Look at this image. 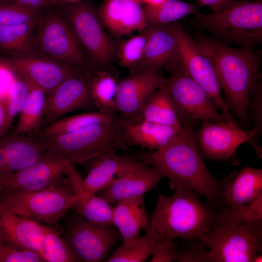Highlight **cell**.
Instances as JSON below:
<instances>
[{
	"label": "cell",
	"mask_w": 262,
	"mask_h": 262,
	"mask_svg": "<svg viewBox=\"0 0 262 262\" xmlns=\"http://www.w3.org/2000/svg\"><path fill=\"white\" fill-rule=\"evenodd\" d=\"M199 240L209 249L213 262H252L262 250V219L213 230Z\"/></svg>",
	"instance_id": "obj_9"
},
{
	"label": "cell",
	"mask_w": 262,
	"mask_h": 262,
	"mask_svg": "<svg viewBox=\"0 0 262 262\" xmlns=\"http://www.w3.org/2000/svg\"></svg>",
	"instance_id": "obj_54"
},
{
	"label": "cell",
	"mask_w": 262,
	"mask_h": 262,
	"mask_svg": "<svg viewBox=\"0 0 262 262\" xmlns=\"http://www.w3.org/2000/svg\"><path fill=\"white\" fill-rule=\"evenodd\" d=\"M0 230L7 245L40 253L44 238V224L0 206Z\"/></svg>",
	"instance_id": "obj_21"
},
{
	"label": "cell",
	"mask_w": 262,
	"mask_h": 262,
	"mask_svg": "<svg viewBox=\"0 0 262 262\" xmlns=\"http://www.w3.org/2000/svg\"><path fill=\"white\" fill-rule=\"evenodd\" d=\"M262 219V195L248 204L235 208H224L217 213L210 230L229 229Z\"/></svg>",
	"instance_id": "obj_32"
},
{
	"label": "cell",
	"mask_w": 262,
	"mask_h": 262,
	"mask_svg": "<svg viewBox=\"0 0 262 262\" xmlns=\"http://www.w3.org/2000/svg\"><path fill=\"white\" fill-rule=\"evenodd\" d=\"M66 177L77 198L73 208L80 217L96 225H113V208L103 198L86 189L82 179L74 165L68 162Z\"/></svg>",
	"instance_id": "obj_23"
},
{
	"label": "cell",
	"mask_w": 262,
	"mask_h": 262,
	"mask_svg": "<svg viewBox=\"0 0 262 262\" xmlns=\"http://www.w3.org/2000/svg\"><path fill=\"white\" fill-rule=\"evenodd\" d=\"M1 60L0 64L17 78L40 88L47 95L67 78L78 73L71 66L52 59L19 57Z\"/></svg>",
	"instance_id": "obj_15"
},
{
	"label": "cell",
	"mask_w": 262,
	"mask_h": 262,
	"mask_svg": "<svg viewBox=\"0 0 262 262\" xmlns=\"http://www.w3.org/2000/svg\"><path fill=\"white\" fill-rule=\"evenodd\" d=\"M149 27L143 56L131 68L132 73L156 71L163 67L170 70L180 65L177 40L170 24Z\"/></svg>",
	"instance_id": "obj_18"
},
{
	"label": "cell",
	"mask_w": 262,
	"mask_h": 262,
	"mask_svg": "<svg viewBox=\"0 0 262 262\" xmlns=\"http://www.w3.org/2000/svg\"><path fill=\"white\" fill-rule=\"evenodd\" d=\"M169 71L170 76L165 79L164 84L182 126L196 124L199 121H226L209 95L185 72L180 64Z\"/></svg>",
	"instance_id": "obj_7"
},
{
	"label": "cell",
	"mask_w": 262,
	"mask_h": 262,
	"mask_svg": "<svg viewBox=\"0 0 262 262\" xmlns=\"http://www.w3.org/2000/svg\"><path fill=\"white\" fill-rule=\"evenodd\" d=\"M150 262H172L178 261L179 251L173 241L156 246L152 254Z\"/></svg>",
	"instance_id": "obj_43"
},
{
	"label": "cell",
	"mask_w": 262,
	"mask_h": 262,
	"mask_svg": "<svg viewBox=\"0 0 262 262\" xmlns=\"http://www.w3.org/2000/svg\"><path fill=\"white\" fill-rule=\"evenodd\" d=\"M195 124L182 127L176 138L159 150L140 154L141 161L158 170L169 179L175 188L192 190L205 198L213 210L221 209V180L207 169L197 149L195 136Z\"/></svg>",
	"instance_id": "obj_1"
},
{
	"label": "cell",
	"mask_w": 262,
	"mask_h": 262,
	"mask_svg": "<svg viewBox=\"0 0 262 262\" xmlns=\"http://www.w3.org/2000/svg\"><path fill=\"white\" fill-rule=\"evenodd\" d=\"M259 0V1H261V0Z\"/></svg>",
	"instance_id": "obj_53"
},
{
	"label": "cell",
	"mask_w": 262,
	"mask_h": 262,
	"mask_svg": "<svg viewBox=\"0 0 262 262\" xmlns=\"http://www.w3.org/2000/svg\"><path fill=\"white\" fill-rule=\"evenodd\" d=\"M36 11L16 3L0 0V26L20 25L36 23Z\"/></svg>",
	"instance_id": "obj_39"
},
{
	"label": "cell",
	"mask_w": 262,
	"mask_h": 262,
	"mask_svg": "<svg viewBox=\"0 0 262 262\" xmlns=\"http://www.w3.org/2000/svg\"><path fill=\"white\" fill-rule=\"evenodd\" d=\"M40 254L33 250L17 248L7 245L0 246V262H44Z\"/></svg>",
	"instance_id": "obj_41"
},
{
	"label": "cell",
	"mask_w": 262,
	"mask_h": 262,
	"mask_svg": "<svg viewBox=\"0 0 262 262\" xmlns=\"http://www.w3.org/2000/svg\"><path fill=\"white\" fill-rule=\"evenodd\" d=\"M177 38L181 67L209 95L225 120L239 125L233 119L225 101L212 61L178 23L169 24Z\"/></svg>",
	"instance_id": "obj_8"
},
{
	"label": "cell",
	"mask_w": 262,
	"mask_h": 262,
	"mask_svg": "<svg viewBox=\"0 0 262 262\" xmlns=\"http://www.w3.org/2000/svg\"><path fill=\"white\" fill-rule=\"evenodd\" d=\"M67 164L49 149L33 164L1 180L0 191H34L61 185L66 181Z\"/></svg>",
	"instance_id": "obj_12"
},
{
	"label": "cell",
	"mask_w": 262,
	"mask_h": 262,
	"mask_svg": "<svg viewBox=\"0 0 262 262\" xmlns=\"http://www.w3.org/2000/svg\"><path fill=\"white\" fill-rule=\"evenodd\" d=\"M167 0H149L148 3L147 4L152 5H159Z\"/></svg>",
	"instance_id": "obj_48"
},
{
	"label": "cell",
	"mask_w": 262,
	"mask_h": 262,
	"mask_svg": "<svg viewBox=\"0 0 262 262\" xmlns=\"http://www.w3.org/2000/svg\"><path fill=\"white\" fill-rule=\"evenodd\" d=\"M197 5L180 0H167L157 5L144 8L148 26L166 25L198 12Z\"/></svg>",
	"instance_id": "obj_31"
},
{
	"label": "cell",
	"mask_w": 262,
	"mask_h": 262,
	"mask_svg": "<svg viewBox=\"0 0 262 262\" xmlns=\"http://www.w3.org/2000/svg\"><path fill=\"white\" fill-rule=\"evenodd\" d=\"M120 125L131 146H139L148 150H159L168 145L182 127L143 120H127L122 117Z\"/></svg>",
	"instance_id": "obj_25"
},
{
	"label": "cell",
	"mask_w": 262,
	"mask_h": 262,
	"mask_svg": "<svg viewBox=\"0 0 262 262\" xmlns=\"http://www.w3.org/2000/svg\"><path fill=\"white\" fill-rule=\"evenodd\" d=\"M4 95H0V129L4 121Z\"/></svg>",
	"instance_id": "obj_47"
},
{
	"label": "cell",
	"mask_w": 262,
	"mask_h": 262,
	"mask_svg": "<svg viewBox=\"0 0 262 262\" xmlns=\"http://www.w3.org/2000/svg\"><path fill=\"white\" fill-rule=\"evenodd\" d=\"M8 158L6 151L2 145L0 144V181L7 175Z\"/></svg>",
	"instance_id": "obj_46"
},
{
	"label": "cell",
	"mask_w": 262,
	"mask_h": 262,
	"mask_svg": "<svg viewBox=\"0 0 262 262\" xmlns=\"http://www.w3.org/2000/svg\"><path fill=\"white\" fill-rule=\"evenodd\" d=\"M120 235L111 226L94 224L80 217L68 222L64 238L77 262H99L105 260Z\"/></svg>",
	"instance_id": "obj_10"
},
{
	"label": "cell",
	"mask_w": 262,
	"mask_h": 262,
	"mask_svg": "<svg viewBox=\"0 0 262 262\" xmlns=\"http://www.w3.org/2000/svg\"><path fill=\"white\" fill-rule=\"evenodd\" d=\"M262 262V256L261 255H256L253 258L252 262Z\"/></svg>",
	"instance_id": "obj_49"
},
{
	"label": "cell",
	"mask_w": 262,
	"mask_h": 262,
	"mask_svg": "<svg viewBox=\"0 0 262 262\" xmlns=\"http://www.w3.org/2000/svg\"><path fill=\"white\" fill-rule=\"evenodd\" d=\"M91 169L84 179V187L96 194L106 188L127 172L137 161L133 158L121 156L108 152L95 158Z\"/></svg>",
	"instance_id": "obj_27"
},
{
	"label": "cell",
	"mask_w": 262,
	"mask_h": 262,
	"mask_svg": "<svg viewBox=\"0 0 262 262\" xmlns=\"http://www.w3.org/2000/svg\"><path fill=\"white\" fill-rule=\"evenodd\" d=\"M113 208V225L122 237L123 244L128 245L140 238V232L148 225L149 216L144 195L122 199Z\"/></svg>",
	"instance_id": "obj_26"
},
{
	"label": "cell",
	"mask_w": 262,
	"mask_h": 262,
	"mask_svg": "<svg viewBox=\"0 0 262 262\" xmlns=\"http://www.w3.org/2000/svg\"><path fill=\"white\" fill-rule=\"evenodd\" d=\"M196 41L213 66L224 100L231 115L242 125L248 123L250 92L261 76L260 53L243 48H233L204 34Z\"/></svg>",
	"instance_id": "obj_2"
},
{
	"label": "cell",
	"mask_w": 262,
	"mask_h": 262,
	"mask_svg": "<svg viewBox=\"0 0 262 262\" xmlns=\"http://www.w3.org/2000/svg\"><path fill=\"white\" fill-rule=\"evenodd\" d=\"M67 2H76L80 1L81 0H63Z\"/></svg>",
	"instance_id": "obj_51"
},
{
	"label": "cell",
	"mask_w": 262,
	"mask_h": 262,
	"mask_svg": "<svg viewBox=\"0 0 262 262\" xmlns=\"http://www.w3.org/2000/svg\"><path fill=\"white\" fill-rule=\"evenodd\" d=\"M68 17L78 39L95 62L101 66L107 65L115 52V44L94 9L86 3L78 4L69 9Z\"/></svg>",
	"instance_id": "obj_13"
},
{
	"label": "cell",
	"mask_w": 262,
	"mask_h": 262,
	"mask_svg": "<svg viewBox=\"0 0 262 262\" xmlns=\"http://www.w3.org/2000/svg\"><path fill=\"white\" fill-rule=\"evenodd\" d=\"M193 242L188 247L179 251L178 262H213L209 251H207L203 243L200 241Z\"/></svg>",
	"instance_id": "obj_42"
},
{
	"label": "cell",
	"mask_w": 262,
	"mask_h": 262,
	"mask_svg": "<svg viewBox=\"0 0 262 262\" xmlns=\"http://www.w3.org/2000/svg\"><path fill=\"white\" fill-rule=\"evenodd\" d=\"M248 115L254 123L255 132L253 139L254 148L260 157H262V149L257 142L262 131V83L259 80L253 86L249 94L248 103Z\"/></svg>",
	"instance_id": "obj_40"
},
{
	"label": "cell",
	"mask_w": 262,
	"mask_h": 262,
	"mask_svg": "<svg viewBox=\"0 0 262 262\" xmlns=\"http://www.w3.org/2000/svg\"><path fill=\"white\" fill-rule=\"evenodd\" d=\"M149 30L150 27L148 26L141 33L120 44L117 57L121 66L131 68L139 62L144 53Z\"/></svg>",
	"instance_id": "obj_38"
},
{
	"label": "cell",
	"mask_w": 262,
	"mask_h": 262,
	"mask_svg": "<svg viewBox=\"0 0 262 262\" xmlns=\"http://www.w3.org/2000/svg\"><path fill=\"white\" fill-rule=\"evenodd\" d=\"M12 2L36 11L39 8L52 3L55 0H11Z\"/></svg>",
	"instance_id": "obj_45"
},
{
	"label": "cell",
	"mask_w": 262,
	"mask_h": 262,
	"mask_svg": "<svg viewBox=\"0 0 262 262\" xmlns=\"http://www.w3.org/2000/svg\"><path fill=\"white\" fill-rule=\"evenodd\" d=\"M118 82L114 74L105 70L97 71L92 77L91 98L93 106L98 111L117 113L116 95Z\"/></svg>",
	"instance_id": "obj_33"
},
{
	"label": "cell",
	"mask_w": 262,
	"mask_h": 262,
	"mask_svg": "<svg viewBox=\"0 0 262 262\" xmlns=\"http://www.w3.org/2000/svg\"><path fill=\"white\" fill-rule=\"evenodd\" d=\"M38 25L36 43L44 54L70 66L84 64L83 55L74 34L62 18L49 15Z\"/></svg>",
	"instance_id": "obj_14"
},
{
	"label": "cell",
	"mask_w": 262,
	"mask_h": 262,
	"mask_svg": "<svg viewBox=\"0 0 262 262\" xmlns=\"http://www.w3.org/2000/svg\"><path fill=\"white\" fill-rule=\"evenodd\" d=\"M174 189L170 196L159 193L156 207L144 229L156 246L176 238L200 240L210 232L217 213L196 192L180 187Z\"/></svg>",
	"instance_id": "obj_3"
},
{
	"label": "cell",
	"mask_w": 262,
	"mask_h": 262,
	"mask_svg": "<svg viewBox=\"0 0 262 262\" xmlns=\"http://www.w3.org/2000/svg\"><path fill=\"white\" fill-rule=\"evenodd\" d=\"M44 238L39 253L45 262H74L77 259L60 232L44 224Z\"/></svg>",
	"instance_id": "obj_36"
},
{
	"label": "cell",
	"mask_w": 262,
	"mask_h": 262,
	"mask_svg": "<svg viewBox=\"0 0 262 262\" xmlns=\"http://www.w3.org/2000/svg\"><path fill=\"white\" fill-rule=\"evenodd\" d=\"M91 79L78 72L67 78L47 95L42 126L72 111L93 106Z\"/></svg>",
	"instance_id": "obj_16"
},
{
	"label": "cell",
	"mask_w": 262,
	"mask_h": 262,
	"mask_svg": "<svg viewBox=\"0 0 262 262\" xmlns=\"http://www.w3.org/2000/svg\"><path fill=\"white\" fill-rule=\"evenodd\" d=\"M255 131H246L226 121H202L194 131L197 149L207 160L225 161L232 157L239 146L250 144L254 148Z\"/></svg>",
	"instance_id": "obj_11"
},
{
	"label": "cell",
	"mask_w": 262,
	"mask_h": 262,
	"mask_svg": "<svg viewBox=\"0 0 262 262\" xmlns=\"http://www.w3.org/2000/svg\"><path fill=\"white\" fill-rule=\"evenodd\" d=\"M164 80L160 69L132 73L118 81L116 95L117 113L123 119L134 118L146 100Z\"/></svg>",
	"instance_id": "obj_17"
},
{
	"label": "cell",
	"mask_w": 262,
	"mask_h": 262,
	"mask_svg": "<svg viewBox=\"0 0 262 262\" xmlns=\"http://www.w3.org/2000/svg\"><path fill=\"white\" fill-rule=\"evenodd\" d=\"M30 86L27 99L19 114L14 134L36 133L43 125L47 95L38 87Z\"/></svg>",
	"instance_id": "obj_30"
},
{
	"label": "cell",
	"mask_w": 262,
	"mask_h": 262,
	"mask_svg": "<svg viewBox=\"0 0 262 262\" xmlns=\"http://www.w3.org/2000/svg\"><path fill=\"white\" fill-rule=\"evenodd\" d=\"M117 113H106L98 111L60 118L45 126L38 131L45 135H56L80 131L90 127L121 121Z\"/></svg>",
	"instance_id": "obj_28"
},
{
	"label": "cell",
	"mask_w": 262,
	"mask_h": 262,
	"mask_svg": "<svg viewBox=\"0 0 262 262\" xmlns=\"http://www.w3.org/2000/svg\"><path fill=\"white\" fill-rule=\"evenodd\" d=\"M156 246L155 241L145 233L135 242L128 245L122 244L110 255L108 262H145L152 255Z\"/></svg>",
	"instance_id": "obj_37"
},
{
	"label": "cell",
	"mask_w": 262,
	"mask_h": 262,
	"mask_svg": "<svg viewBox=\"0 0 262 262\" xmlns=\"http://www.w3.org/2000/svg\"><path fill=\"white\" fill-rule=\"evenodd\" d=\"M30 84L25 80L17 78L11 84L4 95L5 115L0 129V137L6 134L14 120L19 114L30 90Z\"/></svg>",
	"instance_id": "obj_35"
},
{
	"label": "cell",
	"mask_w": 262,
	"mask_h": 262,
	"mask_svg": "<svg viewBox=\"0 0 262 262\" xmlns=\"http://www.w3.org/2000/svg\"><path fill=\"white\" fill-rule=\"evenodd\" d=\"M262 195L261 168L246 166L239 173H233L221 180L222 209L233 208L248 204Z\"/></svg>",
	"instance_id": "obj_22"
},
{
	"label": "cell",
	"mask_w": 262,
	"mask_h": 262,
	"mask_svg": "<svg viewBox=\"0 0 262 262\" xmlns=\"http://www.w3.org/2000/svg\"><path fill=\"white\" fill-rule=\"evenodd\" d=\"M101 23L116 36L147 27L144 8L138 0H104L98 13Z\"/></svg>",
	"instance_id": "obj_20"
},
{
	"label": "cell",
	"mask_w": 262,
	"mask_h": 262,
	"mask_svg": "<svg viewBox=\"0 0 262 262\" xmlns=\"http://www.w3.org/2000/svg\"></svg>",
	"instance_id": "obj_55"
},
{
	"label": "cell",
	"mask_w": 262,
	"mask_h": 262,
	"mask_svg": "<svg viewBox=\"0 0 262 262\" xmlns=\"http://www.w3.org/2000/svg\"><path fill=\"white\" fill-rule=\"evenodd\" d=\"M36 23L0 26V49L12 53L29 51Z\"/></svg>",
	"instance_id": "obj_34"
},
{
	"label": "cell",
	"mask_w": 262,
	"mask_h": 262,
	"mask_svg": "<svg viewBox=\"0 0 262 262\" xmlns=\"http://www.w3.org/2000/svg\"><path fill=\"white\" fill-rule=\"evenodd\" d=\"M194 15L192 25L222 43L253 50L262 42L261 1H236L217 12Z\"/></svg>",
	"instance_id": "obj_4"
},
{
	"label": "cell",
	"mask_w": 262,
	"mask_h": 262,
	"mask_svg": "<svg viewBox=\"0 0 262 262\" xmlns=\"http://www.w3.org/2000/svg\"><path fill=\"white\" fill-rule=\"evenodd\" d=\"M0 144L4 147L8 158L6 177L33 164L49 149L45 139L38 132L4 135L0 137Z\"/></svg>",
	"instance_id": "obj_24"
},
{
	"label": "cell",
	"mask_w": 262,
	"mask_h": 262,
	"mask_svg": "<svg viewBox=\"0 0 262 262\" xmlns=\"http://www.w3.org/2000/svg\"><path fill=\"white\" fill-rule=\"evenodd\" d=\"M139 0L141 2H143L146 3L147 4L149 1V0Z\"/></svg>",
	"instance_id": "obj_52"
},
{
	"label": "cell",
	"mask_w": 262,
	"mask_h": 262,
	"mask_svg": "<svg viewBox=\"0 0 262 262\" xmlns=\"http://www.w3.org/2000/svg\"><path fill=\"white\" fill-rule=\"evenodd\" d=\"M163 178L156 168L137 160L127 172L96 194L114 204L122 199L144 195L155 189Z\"/></svg>",
	"instance_id": "obj_19"
},
{
	"label": "cell",
	"mask_w": 262,
	"mask_h": 262,
	"mask_svg": "<svg viewBox=\"0 0 262 262\" xmlns=\"http://www.w3.org/2000/svg\"><path fill=\"white\" fill-rule=\"evenodd\" d=\"M5 244L7 245L5 242L2 233L0 230V246Z\"/></svg>",
	"instance_id": "obj_50"
},
{
	"label": "cell",
	"mask_w": 262,
	"mask_h": 262,
	"mask_svg": "<svg viewBox=\"0 0 262 262\" xmlns=\"http://www.w3.org/2000/svg\"><path fill=\"white\" fill-rule=\"evenodd\" d=\"M201 5L210 8L213 12L220 11L237 0H196Z\"/></svg>",
	"instance_id": "obj_44"
},
{
	"label": "cell",
	"mask_w": 262,
	"mask_h": 262,
	"mask_svg": "<svg viewBox=\"0 0 262 262\" xmlns=\"http://www.w3.org/2000/svg\"><path fill=\"white\" fill-rule=\"evenodd\" d=\"M120 122L94 126L59 135L40 134L45 139L49 149L74 166L92 161L106 153L128 150L131 145Z\"/></svg>",
	"instance_id": "obj_5"
},
{
	"label": "cell",
	"mask_w": 262,
	"mask_h": 262,
	"mask_svg": "<svg viewBox=\"0 0 262 262\" xmlns=\"http://www.w3.org/2000/svg\"><path fill=\"white\" fill-rule=\"evenodd\" d=\"M77 198L66 181L38 191H0V206L21 216L42 224L57 223L73 208Z\"/></svg>",
	"instance_id": "obj_6"
},
{
	"label": "cell",
	"mask_w": 262,
	"mask_h": 262,
	"mask_svg": "<svg viewBox=\"0 0 262 262\" xmlns=\"http://www.w3.org/2000/svg\"><path fill=\"white\" fill-rule=\"evenodd\" d=\"M130 120H143L182 126L171 97L164 83L147 98L136 116Z\"/></svg>",
	"instance_id": "obj_29"
}]
</instances>
